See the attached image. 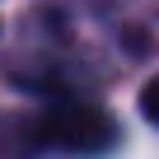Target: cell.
Wrapping results in <instances>:
<instances>
[{
  "label": "cell",
  "mask_w": 159,
  "mask_h": 159,
  "mask_svg": "<svg viewBox=\"0 0 159 159\" xmlns=\"http://www.w3.org/2000/svg\"><path fill=\"white\" fill-rule=\"evenodd\" d=\"M33 145L70 159H98L117 145V122L89 98H56L33 117Z\"/></svg>",
  "instance_id": "1"
},
{
  "label": "cell",
  "mask_w": 159,
  "mask_h": 159,
  "mask_svg": "<svg viewBox=\"0 0 159 159\" xmlns=\"http://www.w3.org/2000/svg\"><path fill=\"white\" fill-rule=\"evenodd\" d=\"M140 112H145V122H150V126H159V75L140 89Z\"/></svg>",
  "instance_id": "2"
}]
</instances>
